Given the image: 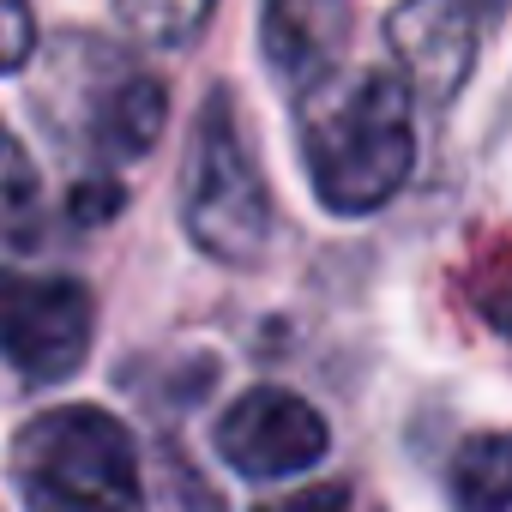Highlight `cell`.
Returning <instances> with one entry per match:
<instances>
[{
    "label": "cell",
    "mask_w": 512,
    "mask_h": 512,
    "mask_svg": "<svg viewBox=\"0 0 512 512\" xmlns=\"http://www.w3.org/2000/svg\"><path fill=\"white\" fill-rule=\"evenodd\" d=\"M302 163L314 193L356 217L386 205L416 163L410 91L392 73L320 79L302 91Z\"/></svg>",
    "instance_id": "obj_1"
},
{
    "label": "cell",
    "mask_w": 512,
    "mask_h": 512,
    "mask_svg": "<svg viewBox=\"0 0 512 512\" xmlns=\"http://www.w3.org/2000/svg\"><path fill=\"white\" fill-rule=\"evenodd\" d=\"M43 121L91 163H133L163 139L169 97L151 73L115 61L103 43H67L43 79Z\"/></svg>",
    "instance_id": "obj_2"
},
{
    "label": "cell",
    "mask_w": 512,
    "mask_h": 512,
    "mask_svg": "<svg viewBox=\"0 0 512 512\" xmlns=\"http://www.w3.org/2000/svg\"><path fill=\"white\" fill-rule=\"evenodd\" d=\"M13 458L37 512H145L133 440L97 404L37 416L19 434Z\"/></svg>",
    "instance_id": "obj_3"
},
{
    "label": "cell",
    "mask_w": 512,
    "mask_h": 512,
    "mask_svg": "<svg viewBox=\"0 0 512 512\" xmlns=\"http://www.w3.org/2000/svg\"><path fill=\"white\" fill-rule=\"evenodd\" d=\"M187 235L199 253L223 266H260L272 247V199L253 163L229 91H211L193 127V157H187Z\"/></svg>",
    "instance_id": "obj_4"
},
{
    "label": "cell",
    "mask_w": 512,
    "mask_h": 512,
    "mask_svg": "<svg viewBox=\"0 0 512 512\" xmlns=\"http://www.w3.org/2000/svg\"><path fill=\"white\" fill-rule=\"evenodd\" d=\"M0 356L31 386L79 374L91 356V296L55 272H0Z\"/></svg>",
    "instance_id": "obj_5"
},
{
    "label": "cell",
    "mask_w": 512,
    "mask_h": 512,
    "mask_svg": "<svg viewBox=\"0 0 512 512\" xmlns=\"http://www.w3.org/2000/svg\"><path fill=\"white\" fill-rule=\"evenodd\" d=\"M326 446H332V428L320 422V410L284 386L241 392L217 422V452L241 476H296L320 464Z\"/></svg>",
    "instance_id": "obj_6"
},
{
    "label": "cell",
    "mask_w": 512,
    "mask_h": 512,
    "mask_svg": "<svg viewBox=\"0 0 512 512\" xmlns=\"http://www.w3.org/2000/svg\"><path fill=\"white\" fill-rule=\"evenodd\" d=\"M386 43L404 73V91L452 103L476 67V13L464 0H398L386 19Z\"/></svg>",
    "instance_id": "obj_7"
},
{
    "label": "cell",
    "mask_w": 512,
    "mask_h": 512,
    "mask_svg": "<svg viewBox=\"0 0 512 512\" xmlns=\"http://www.w3.org/2000/svg\"><path fill=\"white\" fill-rule=\"evenodd\" d=\"M260 25H266L260 31L266 61L278 67V79L308 91L332 79L338 55L350 49V0H266Z\"/></svg>",
    "instance_id": "obj_8"
},
{
    "label": "cell",
    "mask_w": 512,
    "mask_h": 512,
    "mask_svg": "<svg viewBox=\"0 0 512 512\" xmlns=\"http://www.w3.org/2000/svg\"><path fill=\"white\" fill-rule=\"evenodd\" d=\"M506 476H512V464H506V440L500 434L464 440L458 458H452V506L458 512H506V494H512Z\"/></svg>",
    "instance_id": "obj_9"
},
{
    "label": "cell",
    "mask_w": 512,
    "mask_h": 512,
    "mask_svg": "<svg viewBox=\"0 0 512 512\" xmlns=\"http://www.w3.org/2000/svg\"><path fill=\"white\" fill-rule=\"evenodd\" d=\"M115 13L133 37L175 49V43L199 37V25L211 19V0H115Z\"/></svg>",
    "instance_id": "obj_10"
},
{
    "label": "cell",
    "mask_w": 512,
    "mask_h": 512,
    "mask_svg": "<svg viewBox=\"0 0 512 512\" xmlns=\"http://www.w3.org/2000/svg\"><path fill=\"white\" fill-rule=\"evenodd\" d=\"M37 217V169L25 145L0 127V241H19Z\"/></svg>",
    "instance_id": "obj_11"
},
{
    "label": "cell",
    "mask_w": 512,
    "mask_h": 512,
    "mask_svg": "<svg viewBox=\"0 0 512 512\" xmlns=\"http://www.w3.org/2000/svg\"><path fill=\"white\" fill-rule=\"evenodd\" d=\"M37 49V19L31 0H0V73H19Z\"/></svg>",
    "instance_id": "obj_12"
},
{
    "label": "cell",
    "mask_w": 512,
    "mask_h": 512,
    "mask_svg": "<svg viewBox=\"0 0 512 512\" xmlns=\"http://www.w3.org/2000/svg\"><path fill=\"white\" fill-rule=\"evenodd\" d=\"M260 512H350V488L344 482H320V488H302V494H284Z\"/></svg>",
    "instance_id": "obj_13"
},
{
    "label": "cell",
    "mask_w": 512,
    "mask_h": 512,
    "mask_svg": "<svg viewBox=\"0 0 512 512\" xmlns=\"http://www.w3.org/2000/svg\"><path fill=\"white\" fill-rule=\"evenodd\" d=\"M464 7L482 13V19H500V13H506V0H464Z\"/></svg>",
    "instance_id": "obj_14"
}]
</instances>
